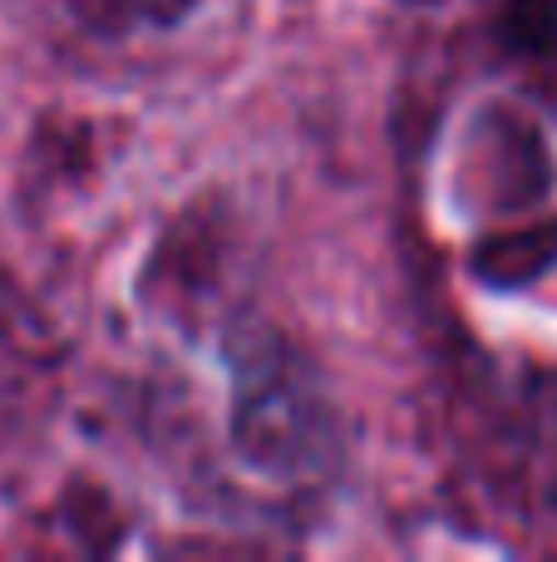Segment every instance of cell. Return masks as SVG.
Wrapping results in <instances>:
<instances>
[{
  "instance_id": "6da1fadb",
  "label": "cell",
  "mask_w": 557,
  "mask_h": 562,
  "mask_svg": "<svg viewBox=\"0 0 557 562\" xmlns=\"http://www.w3.org/2000/svg\"><path fill=\"white\" fill-rule=\"evenodd\" d=\"M513 40L528 55L557 59V0H513Z\"/></svg>"
}]
</instances>
